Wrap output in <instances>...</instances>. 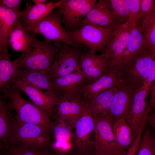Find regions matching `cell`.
Here are the masks:
<instances>
[{
    "label": "cell",
    "mask_w": 155,
    "mask_h": 155,
    "mask_svg": "<svg viewBox=\"0 0 155 155\" xmlns=\"http://www.w3.org/2000/svg\"><path fill=\"white\" fill-rule=\"evenodd\" d=\"M26 11L15 12L0 3V55L11 58L8 54L10 36L16 24Z\"/></svg>",
    "instance_id": "cell-17"
},
{
    "label": "cell",
    "mask_w": 155,
    "mask_h": 155,
    "mask_svg": "<svg viewBox=\"0 0 155 155\" xmlns=\"http://www.w3.org/2000/svg\"><path fill=\"white\" fill-rule=\"evenodd\" d=\"M95 155H114V154H111L107 153L99 154H95Z\"/></svg>",
    "instance_id": "cell-44"
},
{
    "label": "cell",
    "mask_w": 155,
    "mask_h": 155,
    "mask_svg": "<svg viewBox=\"0 0 155 155\" xmlns=\"http://www.w3.org/2000/svg\"><path fill=\"white\" fill-rule=\"evenodd\" d=\"M11 80L22 92L27 95L32 102L51 117L59 100L58 97L55 92L42 90L18 79H13Z\"/></svg>",
    "instance_id": "cell-15"
},
{
    "label": "cell",
    "mask_w": 155,
    "mask_h": 155,
    "mask_svg": "<svg viewBox=\"0 0 155 155\" xmlns=\"http://www.w3.org/2000/svg\"><path fill=\"white\" fill-rule=\"evenodd\" d=\"M32 41L30 32L24 27L20 20L10 36L9 45L14 51L22 52L30 47Z\"/></svg>",
    "instance_id": "cell-27"
},
{
    "label": "cell",
    "mask_w": 155,
    "mask_h": 155,
    "mask_svg": "<svg viewBox=\"0 0 155 155\" xmlns=\"http://www.w3.org/2000/svg\"><path fill=\"white\" fill-rule=\"evenodd\" d=\"M154 56L153 52L148 49L130 63L116 69L119 83L135 90L144 85Z\"/></svg>",
    "instance_id": "cell-5"
},
{
    "label": "cell",
    "mask_w": 155,
    "mask_h": 155,
    "mask_svg": "<svg viewBox=\"0 0 155 155\" xmlns=\"http://www.w3.org/2000/svg\"><path fill=\"white\" fill-rule=\"evenodd\" d=\"M55 91L58 97H75L82 99L84 86L89 83L80 66L71 73L53 80Z\"/></svg>",
    "instance_id": "cell-10"
},
{
    "label": "cell",
    "mask_w": 155,
    "mask_h": 155,
    "mask_svg": "<svg viewBox=\"0 0 155 155\" xmlns=\"http://www.w3.org/2000/svg\"><path fill=\"white\" fill-rule=\"evenodd\" d=\"M109 60V55L107 52L97 55L88 50L83 49L79 65L86 76L89 83L106 73Z\"/></svg>",
    "instance_id": "cell-13"
},
{
    "label": "cell",
    "mask_w": 155,
    "mask_h": 155,
    "mask_svg": "<svg viewBox=\"0 0 155 155\" xmlns=\"http://www.w3.org/2000/svg\"><path fill=\"white\" fill-rule=\"evenodd\" d=\"M119 83L117 69L107 71L103 75L84 86L82 99L83 104H89L98 95L112 87H117Z\"/></svg>",
    "instance_id": "cell-22"
},
{
    "label": "cell",
    "mask_w": 155,
    "mask_h": 155,
    "mask_svg": "<svg viewBox=\"0 0 155 155\" xmlns=\"http://www.w3.org/2000/svg\"><path fill=\"white\" fill-rule=\"evenodd\" d=\"M51 135V131L20 122L13 117L10 131L9 146L48 152Z\"/></svg>",
    "instance_id": "cell-2"
},
{
    "label": "cell",
    "mask_w": 155,
    "mask_h": 155,
    "mask_svg": "<svg viewBox=\"0 0 155 155\" xmlns=\"http://www.w3.org/2000/svg\"><path fill=\"white\" fill-rule=\"evenodd\" d=\"M95 124L94 144L96 154L119 155L112 121L107 113L93 117Z\"/></svg>",
    "instance_id": "cell-8"
},
{
    "label": "cell",
    "mask_w": 155,
    "mask_h": 155,
    "mask_svg": "<svg viewBox=\"0 0 155 155\" xmlns=\"http://www.w3.org/2000/svg\"><path fill=\"white\" fill-rule=\"evenodd\" d=\"M85 24L112 27L115 29L120 26L112 11L108 0L96 1L83 20L80 27Z\"/></svg>",
    "instance_id": "cell-21"
},
{
    "label": "cell",
    "mask_w": 155,
    "mask_h": 155,
    "mask_svg": "<svg viewBox=\"0 0 155 155\" xmlns=\"http://www.w3.org/2000/svg\"><path fill=\"white\" fill-rule=\"evenodd\" d=\"M32 1L35 5H37L45 3H46L47 1L46 0H33Z\"/></svg>",
    "instance_id": "cell-43"
},
{
    "label": "cell",
    "mask_w": 155,
    "mask_h": 155,
    "mask_svg": "<svg viewBox=\"0 0 155 155\" xmlns=\"http://www.w3.org/2000/svg\"><path fill=\"white\" fill-rule=\"evenodd\" d=\"M14 79L42 90L55 92L52 82L48 74L40 71L20 68L18 69Z\"/></svg>",
    "instance_id": "cell-24"
},
{
    "label": "cell",
    "mask_w": 155,
    "mask_h": 155,
    "mask_svg": "<svg viewBox=\"0 0 155 155\" xmlns=\"http://www.w3.org/2000/svg\"><path fill=\"white\" fill-rule=\"evenodd\" d=\"M96 0H63L59 8L66 31L78 29Z\"/></svg>",
    "instance_id": "cell-9"
},
{
    "label": "cell",
    "mask_w": 155,
    "mask_h": 155,
    "mask_svg": "<svg viewBox=\"0 0 155 155\" xmlns=\"http://www.w3.org/2000/svg\"><path fill=\"white\" fill-rule=\"evenodd\" d=\"M115 29L91 24L81 26L78 29L67 31L76 43L83 45L93 53L106 52Z\"/></svg>",
    "instance_id": "cell-4"
},
{
    "label": "cell",
    "mask_w": 155,
    "mask_h": 155,
    "mask_svg": "<svg viewBox=\"0 0 155 155\" xmlns=\"http://www.w3.org/2000/svg\"><path fill=\"white\" fill-rule=\"evenodd\" d=\"M62 0L55 2L51 1L32 6L27 3L26 11L20 19L24 27L27 29L39 22L54 10L59 8Z\"/></svg>",
    "instance_id": "cell-23"
},
{
    "label": "cell",
    "mask_w": 155,
    "mask_h": 155,
    "mask_svg": "<svg viewBox=\"0 0 155 155\" xmlns=\"http://www.w3.org/2000/svg\"><path fill=\"white\" fill-rule=\"evenodd\" d=\"M150 91V87L144 85L134 93L131 108L126 120L131 127L133 140L136 137L141 125L148 115L146 99Z\"/></svg>",
    "instance_id": "cell-14"
},
{
    "label": "cell",
    "mask_w": 155,
    "mask_h": 155,
    "mask_svg": "<svg viewBox=\"0 0 155 155\" xmlns=\"http://www.w3.org/2000/svg\"><path fill=\"white\" fill-rule=\"evenodd\" d=\"M112 11L119 24L121 25L128 20L129 9L126 0H108Z\"/></svg>",
    "instance_id": "cell-31"
},
{
    "label": "cell",
    "mask_w": 155,
    "mask_h": 155,
    "mask_svg": "<svg viewBox=\"0 0 155 155\" xmlns=\"http://www.w3.org/2000/svg\"><path fill=\"white\" fill-rule=\"evenodd\" d=\"M137 155H154L152 131L149 128H144Z\"/></svg>",
    "instance_id": "cell-33"
},
{
    "label": "cell",
    "mask_w": 155,
    "mask_h": 155,
    "mask_svg": "<svg viewBox=\"0 0 155 155\" xmlns=\"http://www.w3.org/2000/svg\"><path fill=\"white\" fill-rule=\"evenodd\" d=\"M146 123V120L144 119L141 125L136 137L125 155H136L138 152L140 146L142 136Z\"/></svg>",
    "instance_id": "cell-35"
},
{
    "label": "cell",
    "mask_w": 155,
    "mask_h": 155,
    "mask_svg": "<svg viewBox=\"0 0 155 155\" xmlns=\"http://www.w3.org/2000/svg\"><path fill=\"white\" fill-rule=\"evenodd\" d=\"M117 90V86L112 87L99 94L92 100L89 105L93 117L107 113Z\"/></svg>",
    "instance_id": "cell-28"
},
{
    "label": "cell",
    "mask_w": 155,
    "mask_h": 155,
    "mask_svg": "<svg viewBox=\"0 0 155 155\" xmlns=\"http://www.w3.org/2000/svg\"><path fill=\"white\" fill-rule=\"evenodd\" d=\"M18 68L10 58L0 55V92L3 91L7 84L14 79Z\"/></svg>",
    "instance_id": "cell-29"
},
{
    "label": "cell",
    "mask_w": 155,
    "mask_h": 155,
    "mask_svg": "<svg viewBox=\"0 0 155 155\" xmlns=\"http://www.w3.org/2000/svg\"><path fill=\"white\" fill-rule=\"evenodd\" d=\"M0 155H56L49 152H42L28 148H20L10 146L0 148Z\"/></svg>",
    "instance_id": "cell-34"
},
{
    "label": "cell",
    "mask_w": 155,
    "mask_h": 155,
    "mask_svg": "<svg viewBox=\"0 0 155 155\" xmlns=\"http://www.w3.org/2000/svg\"><path fill=\"white\" fill-rule=\"evenodd\" d=\"M62 16L59 8L54 10L38 23L26 30L36 35L40 34L51 42L61 43L72 47L87 49L75 43L62 26Z\"/></svg>",
    "instance_id": "cell-6"
},
{
    "label": "cell",
    "mask_w": 155,
    "mask_h": 155,
    "mask_svg": "<svg viewBox=\"0 0 155 155\" xmlns=\"http://www.w3.org/2000/svg\"><path fill=\"white\" fill-rule=\"evenodd\" d=\"M57 105L51 116L54 120L64 121L74 129L76 122L84 108L82 98L59 97Z\"/></svg>",
    "instance_id": "cell-16"
},
{
    "label": "cell",
    "mask_w": 155,
    "mask_h": 155,
    "mask_svg": "<svg viewBox=\"0 0 155 155\" xmlns=\"http://www.w3.org/2000/svg\"><path fill=\"white\" fill-rule=\"evenodd\" d=\"M133 28L127 20L116 29L106 48L109 55L107 71L112 70L117 61L124 51Z\"/></svg>",
    "instance_id": "cell-19"
},
{
    "label": "cell",
    "mask_w": 155,
    "mask_h": 155,
    "mask_svg": "<svg viewBox=\"0 0 155 155\" xmlns=\"http://www.w3.org/2000/svg\"><path fill=\"white\" fill-rule=\"evenodd\" d=\"M53 121L48 150L56 155H69L74 148V129L64 121Z\"/></svg>",
    "instance_id": "cell-11"
},
{
    "label": "cell",
    "mask_w": 155,
    "mask_h": 155,
    "mask_svg": "<svg viewBox=\"0 0 155 155\" xmlns=\"http://www.w3.org/2000/svg\"><path fill=\"white\" fill-rule=\"evenodd\" d=\"M146 123L150 127L155 129V111L150 115H147Z\"/></svg>",
    "instance_id": "cell-41"
},
{
    "label": "cell",
    "mask_w": 155,
    "mask_h": 155,
    "mask_svg": "<svg viewBox=\"0 0 155 155\" xmlns=\"http://www.w3.org/2000/svg\"><path fill=\"white\" fill-rule=\"evenodd\" d=\"M53 43L58 46L59 50L48 74L51 80L67 75L76 70L79 66L81 55L84 49L81 47L70 46L61 43Z\"/></svg>",
    "instance_id": "cell-7"
},
{
    "label": "cell",
    "mask_w": 155,
    "mask_h": 155,
    "mask_svg": "<svg viewBox=\"0 0 155 155\" xmlns=\"http://www.w3.org/2000/svg\"><path fill=\"white\" fill-rule=\"evenodd\" d=\"M13 110L8 100L1 96L0 98V148H7L9 146L11 126L13 117Z\"/></svg>",
    "instance_id": "cell-26"
},
{
    "label": "cell",
    "mask_w": 155,
    "mask_h": 155,
    "mask_svg": "<svg viewBox=\"0 0 155 155\" xmlns=\"http://www.w3.org/2000/svg\"><path fill=\"white\" fill-rule=\"evenodd\" d=\"M69 155H96L94 147L74 148Z\"/></svg>",
    "instance_id": "cell-39"
},
{
    "label": "cell",
    "mask_w": 155,
    "mask_h": 155,
    "mask_svg": "<svg viewBox=\"0 0 155 155\" xmlns=\"http://www.w3.org/2000/svg\"><path fill=\"white\" fill-rule=\"evenodd\" d=\"M23 1L22 0H0V3L13 11L18 12L20 11V5Z\"/></svg>",
    "instance_id": "cell-38"
},
{
    "label": "cell",
    "mask_w": 155,
    "mask_h": 155,
    "mask_svg": "<svg viewBox=\"0 0 155 155\" xmlns=\"http://www.w3.org/2000/svg\"><path fill=\"white\" fill-rule=\"evenodd\" d=\"M30 32L32 41L30 47L22 52L14 62L18 69L26 67L40 71L48 75L59 48L46 39L39 40L35 35Z\"/></svg>",
    "instance_id": "cell-3"
},
{
    "label": "cell",
    "mask_w": 155,
    "mask_h": 155,
    "mask_svg": "<svg viewBox=\"0 0 155 155\" xmlns=\"http://www.w3.org/2000/svg\"><path fill=\"white\" fill-rule=\"evenodd\" d=\"M82 113L75 123L73 147H94V121L88 104H84Z\"/></svg>",
    "instance_id": "cell-12"
},
{
    "label": "cell",
    "mask_w": 155,
    "mask_h": 155,
    "mask_svg": "<svg viewBox=\"0 0 155 155\" xmlns=\"http://www.w3.org/2000/svg\"><path fill=\"white\" fill-rule=\"evenodd\" d=\"M155 13V0H141V21L147 16Z\"/></svg>",
    "instance_id": "cell-36"
},
{
    "label": "cell",
    "mask_w": 155,
    "mask_h": 155,
    "mask_svg": "<svg viewBox=\"0 0 155 155\" xmlns=\"http://www.w3.org/2000/svg\"><path fill=\"white\" fill-rule=\"evenodd\" d=\"M148 49H149L142 31L141 26L133 27L131 32L127 45L117 61L113 69L128 64Z\"/></svg>",
    "instance_id": "cell-20"
},
{
    "label": "cell",
    "mask_w": 155,
    "mask_h": 155,
    "mask_svg": "<svg viewBox=\"0 0 155 155\" xmlns=\"http://www.w3.org/2000/svg\"><path fill=\"white\" fill-rule=\"evenodd\" d=\"M155 79V55L152 62L148 76L144 85L150 87Z\"/></svg>",
    "instance_id": "cell-40"
},
{
    "label": "cell",
    "mask_w": 155,
    "mask_h": 155,
    "mask_svg": "<svg viewBox=\"0 0 155 155\" xmlns=\"http://www.w3.org/2000/svg\"><path fill=\"white\" fill-rule=\"evenodd\" d=\"M141 28L149 49L155 55V13L141 20Z\"/></svg>",
    "instance_id": "cell-30"
},
{
    "label": "cell",
    "mask_w": 155,
    "mask_h": 155,
    "mask_svg": "<svg viewBox=\"0 0 155 155\" xmlns=\"http://www.w3.org/2000/svg\"><path fill=\"white\" fill-rule=\"evenodd\" d=\"M150 98L147 110L148 115L149 113H152L155 110V79L150 86Z\"/></svg>",
    "instance_id": "cell-37"
},
{
    "label": "cell",
    "mask_w": 155,
    "mask_h": 155,
    "mask_svg": "<svg viewBox=\"0 0 155 155\" xmlns=\"http://www.w3.org/2000/svg\"><path fill=\"white\" fill-rule=\"evenodd\" d=\"M129 9L128 20L133 27L141 26V0H126Z\"/></svg>",
    "instance_id": "cell-32"
},
{
    "label": "cell",
    "mask_w": 155,
    "mask_h": 155,
    "mask_svg": "<svg viewBox=\"0 0 155 155\" xmlns=\"http://www.w3.org/2000/svg\"><path fill=\"white\" fill-rule=\"evenodd\" d=\"M112 104L107 113L111 121L123 118L127 119L131 110L136 90L119 83Z\"/></svg>",
    "instance_id": "cell-18"
},
{
    "label": "cell",
    "mask_w": 155,
    "mask_h": 155,
    "mask_svg": "<svg viewBox=\"0 0 155 155\" xmlns=\"http://www.w3.org/2000/svg\"><path fill=\"white\" fill-rule=\"evenodd\" d=\"M152 133L154 155H155V129Z\"/></svg>",
    "instance_id": "cell-42"
},
{
    "label": "cell",
    "mask_w": 155,
    "mask_h": 155,
    "mask_svg": "<svg viewBox=\"0 0 155 155\" xmlns=\"http://www.w3.org/2000/svg\"><path fill=\"white\" fill-rule=\"evenodd\" d=\"M119 155H125L132 145L133 140L131 128L124 118L111 121Z\"/></svg>",
    "instance_id": "cell-25"
},
{
    "label": "cell",
    "mask_w": 155,
    "mask_h": 155,
    "mask_svg": "<svg viewBox=\"0 0 155 155\" xmlns=\"http://www.w3.org/2000/svg\"><path fill=\"white\" fill-rule=\"evenodd\" d=\"M2 96L7 99L13 110L16 114L14 117L24 123L38 125L51 131L53 121L46 112L31 101L24 98L22 92L12 80L3 89Z\"/></svg>",
    "instance_id": "cell-1"
}]
</instances>
